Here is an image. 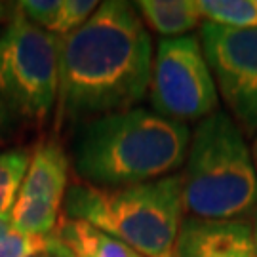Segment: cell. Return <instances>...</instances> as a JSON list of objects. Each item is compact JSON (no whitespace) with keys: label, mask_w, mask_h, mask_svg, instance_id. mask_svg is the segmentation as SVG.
Returning a JSON list of instances; mask_svg holds the SVG:
<instances>
[{"label":"cell","mask_w":257,"mask_h":257,"mask_svg":"<svg viewBox=\"0 0 257 257\" xmlns=\"http://www.w3.org/2000/svg\"><path fill=\"white\" fill-rule=\"evenodd\" d=\"M153 40L134 4L101 2L82 27L59 38L57 120L134 109L149 92Z\"/></svg>","instance_id":"1"},{"label":"cell","mask_w":257,"mask_h":257,"mask_svg":"<svg viewBox=\"0 0 257 257\" xmlns=\"http://www.w3.org/2000/svg\"><path fill=\"white\" fill-rule=\"evenodd\" d=\"M187 124L134 107L86 120L73 145L76 175L101 189L147 183L187 160Z\"/></svg>","instance_id":"2"},{"label":"cell","mask_w":257,"mask_h":257,"mask_svg":"<svg viewBox=\"0 0 257 257\" xmlns=\"http://www.w3.org/2000/svg\"><path fill=\"white\" fill-rule=\"evenodd\" d=\"M65 211L69 219L105 230L141 257H175L185 211L183 177L166 175L120 189L76 181L65 193Z\"/></svg>","instance_id":"3"},{"label":"cell","mask_w":257,"mask_h":257,"mask_svg":"<svg viewBox=\"0 0 257 257\" xmlns=\"http://www.w3.org/2000/svg\"><path fill=\"white\" fill-rule=\"evenodd\" d=\"M183 208L191 217L238 219L257 206V172L244 132L213 112L191 134L183 172Z\"/></svg>","instance_id":"4"},{"label":"cell","mask_w":257,"mask_h":257,"mask_svg":"<svg viewBox=\"0 0 257 257\" xmlns=\"http://www.w3.org/2000/svg\"><path fill=\"white\" fill-rule=\"evenodd\" d=\"M59 93V37L37 27L16 4L0 33V99L8 110L44 124Z\"/></svg>","instance_id":"5"},{"label":"cell","mask_w":257,"mask_h":257,"mask_svg":"<svg viewBox=\"0 0 257 257\" xmlns=\"http://www.w3.org/2000/svg\"><path fill=\"white\" fill-rule=\"evenodd\" d=\"M149 99L156 114L177 122L210 116L217 109V86L200 38H162L153 57Z\"/></svg>","instance_id":"6"},{"label":"cell","mask_w":257,"mask_h":257,"mask_svg":"<svg viewBox=\"0 0 257 257\" xmlns=\"http://www.w3.org/2000/svg\"><path fill=\"white\" fill-rule=\"evenodd\" d=\"M198 38L230 118L244 134H257V29L202 23Z\"/></svg>","instance_id":"7"},{"label":"cell","mask_w":257,"mask_h":257,"mask_svg":"<svg viewBox=\"0 0 257 257\" xmlns=\"http://www.w3.org/2000/svg\"><path fill=\"white\" fill-rule=\"evenodd\" d=\"M175 257H257V249L246 221L187 217L179 229Z\"/></svg>","instance_id":"8"},{"label":"cell","mask_w":257,"mask_h":257,"mask_svg":"<svg viewBox=\"0 0 257 257\" xmlns=\"http://www.w3.org/2000/svg\"><path fill=\"white\" fill-rule=\"evenodd\" d=\"M69 181V160L61 145L44 141L31 155L27 175L23 179L18 198H37L46 202H63Z\"/></svg>","instance_id":"9"},{"label":"cell","mask_w":257,"mask_h":257,"mask_svg":"<svg viewBox=\"0 0 257 257\" xmlns=\"http://www.w3.org/2000/svg\"><path fill=\"white\" fill-rule=\"evenodd\" d=\"M54 234L73 257H141L105 230L86 221L69 219L67 215L57 221Z\"/></svg>","instance_id":"10"},{"label":"cell","mask_w":257,"mask_h":257,"mask_svg":"<svg viewBox=\"0 0 257 257\" xmlns=\"http://www.w3.org/2000/svg\"><path fill=\"white\" fill-rule=\"evenodd\" d=\"M134 6L143 23L164 38L187 37L202 19L196 0H141Z\"/></svg>","instance_id":"11"},{"label":"cell","mask_w":257,"mask_h":257,"mask_svg":"<svg viewBox=\"0 0 257 257\" xmlns=\"http://www.w3.org/2000/svg\"><path fill=\"white\" fill-rule=\"evenodd\" d=\"M59 204L37 200V198H18L14 208L10 211L12 229L25 232L48 236L55 230L59 221Z\"/></svg>","instance_id":"12"},{"label":"cell","mask_w":257,"mask_h":257,"mask_svg":"<svg viewBox=\"0 0 257 257\" xmlns=\"http://www.w3.org/2000/svg\"><path fill=\"white\" fill-rule=\"evenodd\" d=\"M206 23L229 29H257V0H196Z\"/></svg>","instance_id":"13"},{"label":"cell","mask_w":257,"mask_h":257,"mask_svg":"<svg viewBox=\"0 0 257 257\" xmlns=\"http://www.w3.org/2000/svg\"><path fill=\"white\" fill-rule=\"evenodd\" d=\"M31 155L27 149L0 153V215H10L27 175Z\"/></svg>","instance_id":"14"},{"label":"cell","mask_w":257,"mask_h":257,"mask_svg":"<svg viewBox=\"0 0 257 257\" xmlns=\"http://www.w3.org/2000/svg\"><path fill=\"white\" fill-rule=\"evenodd\" d=\"M54 232L48 236L25 234L16 229L0 234V257H35L44 253L54 244Z\"/></svg>","instance_id":"15"},{"label":"cell","mask_w":257,"mask_h":257,"mask_svg":"<svg viewBox=\"0 0 257 257\" xmlns=\"http://www.w3.org/2000/svg\"><path fill=\"white\" fill-rule=\"evenodd\" d=\"M95 0H61V8L57 14L52 35L55 37H67L78 27H82L84 23L93 16V12L97 10Z\"/></svg>","instance_id":"16"},{"label":"cell","mask_w":257,"mask_h":257,"mask_svg":"<svg viewBox=\"0 0 257 257\" xmlns=\"http://www.w3.org/2000/svg\"><path fill=\"white\" fill-rule=\"evenodd\" d=\"M18 8L33 25L52 33L61 8V0H25L19 2Z\"/></svg>","instance_id":"17"},{"label":"cell","mask_w":257,"mask_h":257,"mask_svg":"<svg viewBox=\"0 0 257 257\" xmlns=\"http://www.w3.org/2000/svg\"><path fill=\"white\" fill-rule=\"evenodd\" d=\"M55 236V234H54ZM35 257H73L71 255V251L65 248L63 244L59 242V238L55 236L54 244H52V248L48 249V251H44V253H40V255H35Z\"/></svg>","instance_id":"18"},{"label":"cell","mask_w":257,"mask_h":257,"mask_svg":"<svg viewBox=\"0 0 257 257\" xmlns=\"http://www.w3.org/2000/svg\"><path fill=\"white\" fill-rule=\"evenodd\" d=\"M14 12H16V8H10V4H4V2H0V23L4 21V19H12V16H14Z\"/></svg>","instance_id":"19"},{"label":"cell","mask_w":257,"mask_h":257,"mask_svg":"<svg viewBox=\"0 0 257 257\" xmlns=\"http://www.w3.org/2000/svg\"><path fill=\"white\" fill-rule=\"evenodd\" d=\"M6 122H8V107H6V103L0 99V134L6 128Z\"/></svg>","instance_id":"20"},{"label":"cell","mask_w":257,"mask_h":257,"mask_svg":"<svg viewBox=\"0 0 257 257\" xmlns=\"http://www.w3.org/2000/svg\"><path fill=\"white\" fill-rule=\"evenodd\" d=\"M12 229V223H10V215H0V234H4L6 230Z\"/></svg>","instance_id":"21"},{"label":"cell","mask_w":257,"mask_h":257,"mask_svg":"<svg viewBox=\"0 0 257 257\" xmlns=\"http://www.w3.org/2000/svg\"><path fill=\"white\" fill-rule=\"evenodd\" d=\"M251 156H253V164H255V172H257V138L253 141V151H251Z\"/></svg>","instance_id":"22"},{"label":"cell","mask_w":257,"mask_h":257,"mask_svg":"<svg viewBox=\"0 0 257 257\" xmlns=\"http://www.w3.org/2000/svg\"><path fill=\"white\" fill-rule=\"evenodd\" d=\"M251 232H253V244H255V249H257V217H255L253 227H251Z\"/></svg>","instance_id":"23"}]
</instances>
